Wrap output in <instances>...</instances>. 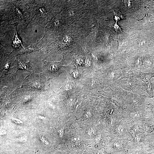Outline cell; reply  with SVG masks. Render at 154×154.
Listing matches in <instances>:
<instances>
[{
	"mask_svg": "<svg viewBox=\"0 0 154 154\" xmlns=\"http://www.w3.org/2000/svg\"><path fill=\"white\" fill-rule=\"evenodd\" d=\"M18 70L16 58L10 54L5 56L1 63V81L8 82L14 80Z\"/></svg>",
	"mask_w": 154,
	"mask_h": 154,
	"instance_id": "obj_1",
	"label": "cell"
},
{
	"mask_svg": "<svg viewBox=\"0 0 154 154\" xmlns=\"http://www.w3.org/2000/svg\"><path fill=\"white\" fill-rule=\"evenodd\" d=\"M23 85L25 87L38 90H45L47 88L46 76L43 74H37L32 73L25 79Z\"/></svg>",
	"mask_w": 154,
	"mask_h": 154,
	"instance_id": "obj_2",
	"label": "cell"
},
{
	"mask_svg": "<svg viewBox=\"0 0 154 154\" xmlns=\"http://www.w3.org/2000/svg\"><path fill=\"white\" fill-rule=\"evenodd\" d=\"M111 147L113 154H130L136 148L126 138L114 139Z\"/></svg>",
	"mask_w": 154,
	"mask_h": 154,
	"instance_id": "obj_3",
	"label": "cell"
},
{
	"mask_svg": "<svg viewBox=\"0 0 154 154\" xmlns=\"http://www.w3.org/2000/svg\"><path fill=\"white\" fill-rule=\"evenodd\" d=\"M126 121L123 119L113 126L112 133L114 139L127 138L130 127L128 124L131 122L127 123Z\"/></svg>",
	"mask_w": 154,
	"mask_h": 154,
	"instance_id": "obj_4",
	"label": "cell"
},
{
	"mask_svg": "<svg viewBox=\"0 0 154 154\" xmlns=\"http://www.w3.org/2000/svg\"><path fill=\"white\" fill-rule=\"evenodd\" d=\"M147 110L145 105L137 106L130 108L126 113L125 118L129 119L130 121H137L145 117L147 114Z\"/></svg>",
	"mask_w": 154,
	"mask_h": 154,
	"instance_id": "obj_5",
	"label": "cell"
},
{
	"mask_svg": "<svg viewBox=\"0 0 154 154\" xmlns=\"http://www.w3.org/2000/svg\"><path fill=\"white\" fill-rule=\"evenodd\" d=\"M141 131L145 135L154 134V118L150 116L136 121Z\"/></svg>",
	"mask_w": 154,
	"mask_h": 154,
	"instance_id": "obj_6",
	"label": "cell"
},
{
	"mask_svg": "<svg viewBox=\"0 0 154 154\" xmlns=\"http://www.w3.org/2000/svg\"><path fill=\"white\" fill-rule=\"evenodd\" d=\"M43 74L46 77L49 78L58 72L59 69L58 63L45 61H43Z\"/></svg>",
	"mask_w": 154,
	"mask_h": 154,
	"instance_id": "obj_7",
	"label": "cell"
},
{
	"mask_svg": "<svg viewBox=\"0 0 154 154\" xmlns=\"http://www.w3.org/2000/svg\"><path fill=\"white\" fill-rule=\"evenodd\" d=\"M154 134L146 135L141 145L149 154H154Z\"/></svg>",
	"mask_w": 154,
	"mask_h": 154,
	"instance_id": "obj_8",
	"label": "cell"
},
{
	"mask_svg": "<svg viewBox=\"0 0 154 154\" xmlns=\"http://www.w3.org/2000/svg\"><path fill=\"white\" fill-rule=\"evenodd\" d=\"M16 60L18 70H25L32 72V73H34L33 70L30 64L29 61L25 62L19 60L17 58H16Z\"/></svg>",
	"mask_w": 154,
	"mask_h": 154,
	"instance_id": "obj_9",
	"label": "cell"
},
{
	"mask_svg": "<svg viewBox=\"0 0 154 154\" xmlns=\"http://www.w3.org/2000/svg\"><path fill=\"white\" fill-rule=\"evenodd\" d=\"M142 65L146 68H154V61L153 58L149 55L145 56L142 60Z\"/></svg>",
	"mask_w": 154,
	"mask_h": 154,
	"instance_id": "obj_10",
	"label": "cell"
},
{
	"mask_svg": "<svg viewBox=\"0 0 154 154\" xmlns=\"http://www.w3.org/2000/svg\"><path fill=\"white\" fill-rule=\"evenodd\" d=\"M154 88V82H151L150 81L145 82L144 86V91L149 95L150 98L153 97V90Z\"/></svg>",
	"mask_w": 154,
	"mask_h": 154,
	"instance_id": "obj_11",
	"label": "cell"
},
{
	"mask_svg": "<svg viewBox=\"0 0 154 154\" xmlns=\"http://www.w3.org/2000/svg\"><path fill=\"white\" fill-rule=\"evenodd\" d=\"M39 50V49L31 44L30 46L19 51L16 53V55L21 54L27 55L33 52Z\"/></svg>",
	"mask_w": 154,
	"mask_h": 154,
	"instance_id": "obj_12",
	"label": "cell"
},
{
	"mask_svg": "<svg viewBox=\"0 0 154 154\" xmlns=\"http://www.w3.org/2000/svg\"><path fill=\"white\" fill-rule=\"evenodd\" d=\"M139 77L143 81L147 82L150 81V80L152 77H154V73H144L139 71Z\"/></svg>",
	"mask_w": 154,
	"mask_h": 154,
	"instance_id": "obj_13",
	"label": "cell"
},
{
	"mask_svg": "<svg viewBox=\"0 0 154 154\" xmlns=\"http://www.w3.org/2000/svg\"><path fill=\"white\" fill-rule=\"evenodd\" d=\"M112 11L114 16V19L117 22L125 19L124 14L121 13L119 11L112 9Z\"/></svg>",
	"mask_w": 154,
	"mask_h": 154,
	"instance_id": "obj_14",
	"label": "cell"
},
{
	"mask_svg": "<svg viewBox=\"0 0 154 154\" xmlns=\"http://www.w3.org/2000/svg\"><path fill=\"white\" fill-rule=\"evenodd\" d=\"M72 41L71 37L69 36H66L63 38L60 42V46L62 48H64L70 44Z\"/></svg>",
	"mask_w": 154,
	"mask_h": 154,
	"instance_id": "obj_15",
	"label": "cell"
},
{
	"mask_svg": "<svg viewBox=\"0 0 154 154\" xmlns=\"http://www.w3.org/2000/svg\"><path fill=\"white\" fill-rule=\"evenodd\" d=\"M145 106L150 116L154 118V102L149 104H145Z\"/></svg>",
	"mask_w": 154,
	"mask_h": 154,
	"instance_id": "obj_16",
	"label": "cell"
},
{
	"mask_svg": "<svg viewBox=\"0 0 154 154\" xmlns=\"http://www.w3.org/2000/svg\"><path fill=\"white\" fill-rule=\"evenodd\" d=\"M130 154H149L141 146L137 147Z\"/></svg>",
	"mask_w": 154,
	"mask_h": 154,
	"instance_id": "obj_17",
	"label": "cell"
},
{
	"mask_svg": "<svg viewBox=\"0 0 154 154\" xmlns=\"http://www.w3.org/2000/svg\"><path fill=\"white\" fill-rule=\"evenodd\" d=\"M17 33V32H16L12 42V45L15 47L19 46L20 44H21L22 43L21 41L19 39Z\"/></svg>",
	"mask_w": 154,
	"mask_h": 154,
	"instance_id": "obj_18",
	"label": "cell"
},
{
	"mask_svg": "<svg viewBox=\"0 0 154 154\" xmlns=\"http://www.w3.org/2000/svg\"><path fill=\"white\" fill-rule=\"evenodd\" d=\"M72 142L73 145L75 146L79 145L81 143L80 139L76 136L73 137L72 139Z\"/></svg>",
	"mask_w": 154,
	"mask_h": 154,
	"instance_id": "obj_19",
	"label": "cell"
},
{
	"mask_svg": "<svg viewBox=\"0 0 154 154\" xmlns=\"http://www.w3.org/2000/svg\"><path fill=\"white\" fill-rule=\"evenodd\" d=\"M38 12L40 15H44L46 13V10L45 8L43 7H40L38 9Z\"/></svg>",
	"mask_w": 154,
	"mask_h": 154,
	"instance_id": "obj_20",
	"label": "cell"
},
{
	"mask_svg": "<svg viewBox=\"0 0 154 154\" xmlns=\"http://www.w3.org/2000/svg\"><path fill=\"white\" fill-rule=\"evenodd\" d=\"M150 7L151 12L154 14V1H151Z\"/></svg>",
	"mask_w": 154,
	"mask_h": 154,
	"instance_id": "obj_21",
	"label": "cell"
},
{
	"mask_svg": "<svg viewBox=\"0 0 154 154\" xmlns=\"http://www.w3.org/2000/svg\"><path fill=\"white\" fill-rule=\"evenodd\" d=\"M114 28L116 31L121 32L122 31L121 28L116 23L114 25Z\"/></svg>",
	"mask_w": 154,
	"mask_h": 154,
	"instance_id": "obj_22",
	"label": "cell"
},
{
	"mask_svg": "<svg viewBox=\"0 0 154 154\" xmlns=\"http://www.w3.org/2000/svg\"><path fill=\"white\" fill-rule=\"evenodd\" d=\"M40 139L41 141L43 143L46 144H47L48 143V142L46 139L42 136H40Z\"/></svg>",
	"mask_w": 154,
	"mask_h": 154,
	"instance_id": "obj_23",
	"label": "cell"
},
{
	"mask_svg": "<svg viewBox=\"0 0 154 154\" xmlns=\"http://www.w3.org/2000/svg\"><path fill=\"white\" fill-rule=\"evenodd\" d=\"M87 133L89 135H91L94 133V130L92 128L88 129L86 131Z\"/></svg>",
	"mask_w": 154,
	"mask_h": 154,
	"instance_id": "obj_24",
	"label": "cell"
},
{
	"mask_svg": "<svg viewBox=\"0 0 154 154\" xmlns=\"http://www.w3.org/2000/svg\"><path fill=\"white\" fill-rule=\"evenodd\" d=\"M12 120L15 123L17 124H21L22 123V122L20 120L15 118H13Z\"/></svg>",
	"mask_w": 154,
	"mask_h": 154,
	"instance_id": "obj_25",
	"label": "cell"
},
{
	"mask_svg": "<svg viewBox=\"0 0 154 154\" xmlns=\"http://www.w3.org/2000/svg\"><path fill=\"white\" fill-rule=\"evenodd\" d=\"M101 139V135L100 134H98L96 138V141L99 142L100 141Z\"/></svg>",
	"mask_w": 154,
	"mask_h": 154,
	"instance_id": "obj_26",
	"label": "cell"
},
{
	"mask_svg": "<svg viewBox=\"0 0 154 154\" xmlns=\"http://www.w3.org/2000/svg\"><path fill=\"white\" fill-rule=\"evenodd\" d=\"M63 130L62 129H59L58 131L59 135L60 137H62L63 135Z\"/></svg>",
	"mask_w": 154,
	"mask_h": 154,
	"instance_id": "obj_27",
	"label": "cell"
},
{
	"mask_svg": "<svg viewBox=\"0 0 154 154\" xmlns=\"http://www.w3.org/2000/svg\"><path fill=\"white\" fill-rule=\"evenodd\" d=\"M65 89L66 90H68L70 89V86L69 84H66L65 86Z\"/></svg>",
	"mask_w": 154,
	"mask_h": 154,
	"instance_id": "obj_28",
	"label": "cell"
},
{
	"mask_svg": "<svg viewBox=\"0 0 154 154\" xmlns=\"http://www.w3.org/2000/svg\"><path fill=\"white\" fill-rule=\"evenodd\" d=\"M85 63L87 65H90V62L88 60H86Z\"/></svg>",
	"mask_w": 154,
	"mask_h": 154,
	"instance_id": "obj_29",
	"label": "cell"
},
{
	"mask_svg": "<svg viewBox=\"0 0 154 154\" xmlns=\"http://www.w3.org/2000/svg\"><path fill=\"white\" fill-rule=\"evenodd\" d=\"M86 117H88L90 116V114L89 112H88L85 115Z\"/></svg>",
	"mask_w": 154,
	"mask_h": 154,
	"instance_id": "obj_30",
	"label": "cell"
},
{
	"mask_svg": "<svg viewBox=\"0 0 154 154\" xmlns=\"http://www.w3.org/2000/svg\"><path fill=\"white\" fill-rule=\"evenodd\" d=\"M6 133L5 131H1V134H5Z\"/></svg>",
	"mask_w": 154,
	"mask_h": 154,
	"instance_id": "obj_31",
	"label": "cell"
},
{
	"mask_svg": "<svg viewBox=\"0 0 154 154\" xmlns=\"http://www.w3.org/2000/svg\"></svg>",
	"mask_w": 154,
	"mask_h": 154,
	"instance_id": "obj_32",
	"label": "cell"
},
{
	"mask_svg": "<svg viewBox=\"0 0 154 154\" xmlns=\"http://www.w3.org/2000/svg\"></svg>",
	"mask_w": 154,
	"mask_h": 154,
	"instance_id": "obj_33",
	"label": "cell"
}]
</instances>
